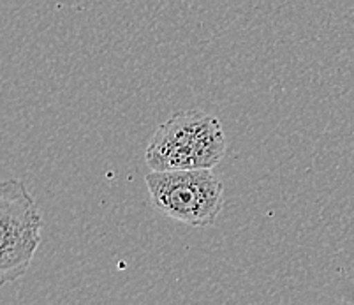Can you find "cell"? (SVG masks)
<instances>
[{
    "label": "cell",
    "instance_id": "obj_1",
    "mask_svg": "<svg viewBox=\"0 0 354 305\" xmlns=\"http://www.w3.org/2000/svg\"><path fill=\"white\" fill-rule=\"evenodd\" d=\"M226 156V136L218 118L201 111H178L159 125L145 152L153 172L212 169Z\"/></svg>",
    "mask_w": 354,
    "mask_h": 305
},
{
    "label": "cell",
    "instance_id": "obj_2",
    "mask_svg": "<svg viewBox=\"0 0 354 305\" xmlns=\"http://www.w3.org/2000/svg\"><path fill=\"white\" fill-rule=\"evenodd\" d=\"M145 184L156 210L187 226H212L224 208V185L212 169H152Z\"/></svg>",
    "mask_w": 354,
    "mask_h": 305
},
{
    "label": "cell",
    "instance_id": "obj_3",
    "mask_svg": "<svg viewBox=\"0 0 354 305\" xmlns=\"http://www.w3.org/2000/svg\"><path fill=\"white\" fill-rule=\"evenodd\" d=\"M43 239V215L20 178L0 181V286L27 274Z\"/></svg>",
    "mask_w": 354,
    "mask_h": 305
}]
</instances>
